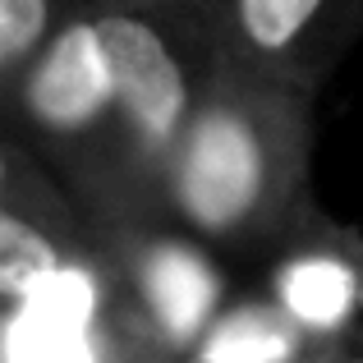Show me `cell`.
<instances>
[{"mask_svg": "<svg viewBox=\"0 0 363 363\" xmlns=\"http://www.w3.org/2000/svg\"><path fill=\"white\" fill-rule=\"evenodd\" d=\"M313 336H303L299 322L276 308L272 294L262 299H235L212 318V327L194 340L175 363H303L318 354Z\"/></svg>", "mask_w": 363, "mask_h": 363, "instance_id": "52a82bcc", "label": "cell"}, {"mask_svg": "<svg viewBox=\"0 0 363 363\" xmlns=\"http://www.w3.org/2000/svg\"><path fill=\"white\" fill-rule=\"evenodd\" d=\"M276 248L267 281L276 308L318 345H340L354 318H363V230L336 225L308 198Z\"/></svg>", "mask_w": 363, "mask_h": 363, "instance_id": "5b68a950", "label": "cell"}, {"mask_svg": "<svg viewBox=\"0 0 363 363\" xmlns=\"http://www.w3.org/2000/svg\"><path fill=\"white\" fill-rule=\"evenodd\" d=\"M363 33V0H216L221 55L318 92Z\"/></svg>", "mask_w": 363, "mask_h": 363, "instance_id": "277c9868", "label": "cell"}, {"mask_svg": "<svg viewBox=\"0 0 363 363\" xmlns=\"http://www.w3.org/2000/svg\"><path fill=\"white\" fill-rule=\"evenodd\" d=\"M0 120L60 175L92 225L124 230L116 74L101 51L88 0L74 5L51 46L18 79L0 106Z\"/></svg>", "mask_w": 363, "mask_h": 363, "instance_id": "3957f363", "label": "cell"}, {"mask_svg": "<svg viewBox=\"0 0 363 363\" xmlns=\"http://www.w3.org/2000/svg\"><path fill=\"white\" fill-rule=\"evenodd\" d=\"M79 0H0V106L51 46Z\"/></svg>", "mask_w": 363, "mask_h": 363, "instance_id": "9c48e42d", "label": "cell"}, {"mask_svg": "<svg viewBox=\"0 0 363 363\" xmlns=\"http://www.w3.org/2000/svg\"><path fill=\"white\" fill-rule=\"evenodd\" d=\"M111 248L97 225H55L42 216L0 207V299H37L42 285L69 272H106Z\"/></svg>", "mask_w": 363, "mask_h": 363, "instance_id": "8992f818", "label": "cell"}, {"mask_svg": "<svg viewBox=\"0 0 363 363\" xmlns=\"http://www.w3.org/2000/svg\"><path fill=\"white\" fill-rule=\"evenodd\" d=\"M303 363H363V354H345L340 345H327V350H318V354H308Z\"/></svg>", "mask_w": 363, "mask_h": 363, "instance_id": "30bf717a", "label": "cell"}, {"mask_svg": "<svg viewBox=\"0 0 363 363\" xmlns=\"http://www.w3.org/2000/svg\"><path fill=\"white\" fill-rule=\"evenodd\" d=\"M0 207H14V212L42 216L55 225H92L83 207L69 198V189L60 184V175L9 129L0 133Z\"/></svg>", "mask_w": 363, "mask_h": 363, "instance_id": "ba28073f", "label": "cell"}, {"mask_svg": "<svg viewBox=\"0 0 363 363\" xmlns=\"http://www.w3.org/2000/svg\"><path fill=\"white\" fill-rule=\"evenodd\" d=\"M313 97L221 55L170 161V225L225 248L281 240L313 198Z\"/></svg>", "mask_w": 363, "mask_h": 363, "instance_id": "6da1fadb", "label": "cell"}, {"mask_svg": "<svg viewBox=\"0 0 363 363\" xmlns=\"http://www.w3.org/2000/svg\"><path fill=\"white\" fill-rule=\"evenodd\" d=\"M116 74L124 230L170 225L166 179L221 65L216 0H88Z\"/></svg>", "mask_w": 363, "mask_h": 363, "instance_id": "7a4b0ae2", "label": "cell"}]
</instances>
